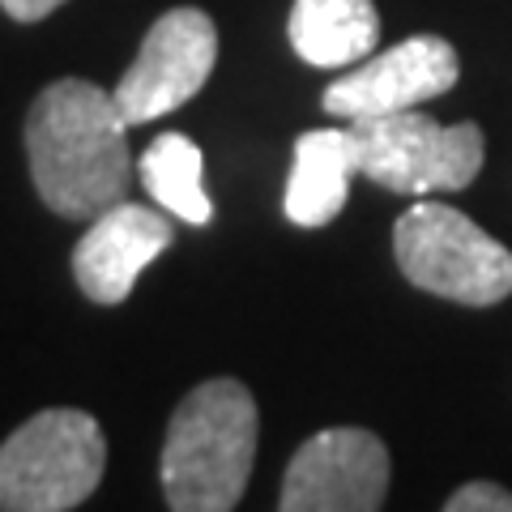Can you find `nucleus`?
Returning <instances> with one entry per match:
<instances>
[{"instance_id": "6", "label": "nucleus", "mask_w": 512, "mask_h": 512, "mask_svg": "<svg viewBox=\"0 0 512 512\" xmlns=\"http://www.w3.org/2000/svg\"><path fill=\"white\" fill-rule=\"evenodd\" d=\"M218 60V30L205 9H167L150 26L137 60L128 64L111 94L128 124H150L197 99Z\"/></svg>"}, {"instance_id": "10", "label": "nucleus", "mask_w": 512, "mask_h": 512, "mask_svg": "<svg viewBox=\"0 0 512 512\" xmlns=\"http://www.w3.org/2000/svg\"><path fill=\"white\" fill-rule=\"evenodd\" d=\"M359 171V141L350 128H312L295 141L286 180V218L295 227H325L342 214L350 175Z\"/></svg>"}, {"instance_id": "2", "label": "nucleus", "mask_w": 512, "mask_h": 512, "mask_svg": "<svg viewBox=\"0 0 512 512\" xmlns=\"http://www.w3.org/2000/svg\"><path fill=\"white\" fill-rule=\"evenodd\" d=\"M256 402L231 376L197 384L171 414L163 495L175 512H231L256 461Z\"/></svg>"}, {"instance_id": "8", "label": "nucleus", "mask_w": 512, "mask_h": 512, "mask_svg": "<svg viewBox=\"0 0 512 512\" xmlns=\"http://www.w3.org/2000/svg\"><path fill=\"white\" fill-rule=\"evenodd\" d=\"M457 77L461 64L453 43L440 35H414L389 52L363 56L355 69L325 90L320 103L338 120H372L440 99L457 86Z\"/></svg>"}, {"instance_id": "14", "label": "nucleus", "mask_w": 512, "mask_h": 512, "mask_svg": "<svg viewBox=\"0 0 512 512\" xmlns=\"http://www.w3.org/2000/svg\"><path fill=\"white\" fill-rule=\"evenodd\" d=\"M64 0H0V9L9 13L13 22H43L47 13H56Z\"/></svg>"}, {"instance_id": "9", "label": "nucleus", "mask_w": 512, "mask_h": 512, "mask_svg": "<svg viewBox=\"0 0 512 512\" xmlns=\"http://www.w3.org/2000/svg\"><path fill=\"white\" fill-rule=\"evenodd\" d=\"M175 239V227L146 205L116 201L99 218H90V231L73 248V278L94 303H124L133 295L141 269L158 261Z\"/></svg>"}, {"instance_id": "1", "label": "nucleus", "mask_w": 512, "mask_h": 512, "mask_svg": "<svg viewBox=\"0 0 512 512\" xmlns=\"http://www.w3.org/2000/svg\"><path fill=\"white\" fill-rule=\"evenodd\" d=\"M128 120L116 94L86 77L43 86L26 116V158L43 205L60 218L90 222L128 188Z\"/></svg>"}, {"instance_id": "12", "label": "nucleus", "mask_w": 512, "mask_h": 512, "mask_svg": "<svg viewBox=\"0 0 512 512\" xmlns=\"http://www.w3.org/2000/svg\"><path fill=\"white\" fill-rule=\"evenodd\" d=\"M141 184L171 218L192 227H205L214 218V201L201 184V150L184 133H163L150 141V150L141 154Z\"/></svg>"}, {"instance_id": "3", "label": "nucleus", "mask_w": 512, "mask_h": 512, "mask_svg": "<svg viewBox=\"0 0 512 512\" xmlns=\"http://www.w3.org/2000/svg\"><path fill=\"white\" fill-rule=\"evenodd\" d=\"M107 440L86 410H43L0 444V512H69L103 483Z\"/></svg>"}, {"instance_id": "5", "label": "nucleus", "mask_w": 512, "mask_h": 512, "mask_svg": "<svg viewBox=\"0 0 512 512\" xmlns=\"http://www.w3.org/2000/svg\"><path fill=\"white\" fill-rule=\"evenodd\" d=\"M350 133L359 141V171L372 184L406 192V197L470 188L487 158L478 124H440L414 107L393 116L350 120Z\"/></svg>"}, {"instance_id": "13", "label": "nucleus", "mask_w": 512, "mask_h": 512, "mask_svg": "<svg viewBox=\"0 0 512 512\" xmlns=\"http://www.w3.org/2000/svg\"><path fill=\"white\" fill-rule=\"evenodd\" d=\"M444 512H512V491L500 483H466L444 500Z\"/></svg>"}, {"instance_id": "7", "label": "nucleus", "mask_w": 512, "mask_h": 512, "mask_svg": "<svg viewBox=\"0 0 512 512\" xmlns=\"http://www.w3.org/2000/svg\"><path fill=\"white\" fill-rule=\"evenodd\" d=\"M389 495V448L363 427H325L295 448L282 512H376Z\"/></svg>"}, {"instance_id": "4", "label": "nucleus", "mask_w": 512, "mask_h": 512, "mask_svg": "<svg viewBox=\"0 0 512 512\" xmlns=\"http://www.w3.org/2000/svg\"><path fill=\"white\" fill-rule=\"evenodd\" d=\"M397 269L427 295L491 308L512 295V252L470 214L440 201H419L393 227Z\"/></svg>"}, {"instance_id": "11", "label": "nucleus", "mask_w": 512, "mask_h": 512, "mask_svg": "<svg viewBox=\"0 0 512 512\" xmlns=\"http://www.w3.org/2000/svg\"><path fill=\"white\" fill-rule=\"evenodd\" d=\"M286 35L316 69H346L376 52L380 13L372 0H295Z\"/></svg>"}]
</instances>
